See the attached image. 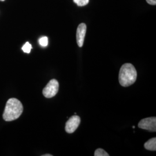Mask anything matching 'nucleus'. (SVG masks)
I'll return each instance as SVG.
<instances>
[{
    "instance_id": "nucleus-9",
    "label": "nucleus",
    "mask_w": 156,
    "mask_h": 156,
    "mask_svg": "<svg viewBox=\"0 0 156 156\" xmlns=\"http://www.w3.org/2000/svg\"><path fill=\"white\" fill-rule=\"evenodd\" d=\"M73 2L79 6H83L89 4V0H73Z\"/></svg>"
},
{
    "instance_id": "nucleus-1",
    "label": "nucleus",
    "mask_w": 156,
    "mask_h": 156,
    "mask_svg": "<svg viewBox=\"0 0 156 156\" xmlns=\"http://www.w3.org/2000/svg\"><path fill=\"white\" fill-rule=\"evenodd\" d=\"M23 111L22 104L16 98H12L7 101L3 114V119L7 122L15 120L20 116Z\"/></svg>"
},
{
    "instance_id": "nucleus-2",
    "label": "nucleus",
    "mask_w": 156,
    "mask_h": 156,
    "mask_svg": "<svg viewBox=\"0 0 156 156\" xmlns=\"http://www.w3.org/2000/svg\"><path fill=\"white\" fill-rule=\"evenodd\" d=\"M137 73L131 63H126L120 68L119 75V83L123 87H128L135 82Z\"/></svg>"
},
{
    "instance_id": "nucleus-8",
    "label": "nucleus",
    "mask_w": 156,
    "mask_h": 156,
    "mask_svg": "<svg viewBox=\"0 0 156 156\" xmlns=\"http://www.w3.org/2000/svg\"><path fill=\"white\" fill-rule=\"evenodd\" d=\"M95 156H109V154L102 149H97L94 152Z\"/></svg>"
},
{
    "instance_id": "nucleus-6",
    "label": "nucleus",
    "mask_w": 156,
    "mask_h": 156,
    "mask_svg": "<svg viewBox=\"0 0 156 156\" xmlns=\"http://www.w3.org/2000/svg\"><path fill=\"white\" fill-rule=\"evenodd\" d=\"M87 27L86 24L80 23L78 26L77 30H76V41L78 46L81 48L83 46L84 43V37L86 35Z\"/></svg>"
},
{
    "instance_id": "nucleus-12",
    "label": "nucleus",
    "mask_w": 156,
    "mask_h": 156,
    "mask_svg": "<svg viewBox=\"0 0 156 156\" xmlns=\"http://www.w3.org/2000/svg\"><path fill=\"white\" fill-rule=\"evenodd\" d=\"M146 2L151 5H155L156 4V0H146Z\"/></svg>"
},
{
    "instance_id": "nucleus-5",
    "label": "nucleus",
    "mask_w": 156,
    "mask_h": 156,
    "mask_svg": "<svg viewBox=\"0 0 156 156\" xmlns=\"http://www.w3.org/2000/svg\"><path fill=\"white\" fill-rule=\"evenodd\" d=\"M80 123V118L77 115L70 117L66 124V131L68 134L74 133Z\"/></svg>"
},
{
    "instance_id": "nucleus-3",
    "label": "nucleus",
    "mask_w": 156,
    "mask_h": 156,
    "mask_svg": "<svg viewBox=\"0 0 156 156\" xmlns=\"http://www.w3.org/2000/svg\"><path fill=\"white\" fill-rule=\"evenodd\" d=\"M59 84L58 81L56 79H51L43 89L42 93L46 98H50L55 97L57 94Z\"/></svg>"
},
{
    "instance_id": "nucleus-10",
    "label": "nucleus",
    "mask_w": 156,
    "mask_h": 156,
    "mask_svg": "<svg viewBox=\"0 0 156 156\" xmlns=\"http://www.w3.org/2000/svg\"><path fill=\"white\" fill-rule=\"evenodd\" d=\"M31 49H32V46L28 42H26L22 48V50H23V51L26 53H30Z\"/></svg>"
},
{
    "instance_id": "nucleus-14",
    "label": "nucleus",
    "mask_w": 156,
    "mask_h": 156,
    "mask_svg": "<svg viewBox=\"0 0 156 156\" xmlns=\"http://www.w3.org/2000/svg\"><path fill=\"white\" fill-rule=\"evenodd\" d=\"M0 1H5V0H0Z\"/></svg>"
},
{
    "instance_id": "nucleus-11",
    "label": "nucleus",
    "mask_w": 156,
    "mask_h": 156,
    "mask_svg": "<svg viewBox=\"0 0 156 156\" xmlns=\"http://www.w3.org/2000/svg\"><path fill=\"white\" fill-rule=\"evenodd\" d=\"M39 43L42 46L45 47L48 44V38L46 37H44L41 38L39 40Z\"/></svg>"
},
{
    "instance_id": "nucleus-7",
    "label": "nucleus",
    "mask_w": 156,
    "mask_h": 156,
    "mask_svg": "<svg viewBox=\"0 0 156 156\" xmlns=\"http://www.w3.org/2000/svg\"><path fill=\"white\" fill-rule=\"evenodd\" d=\"M145 149L148 151H156V138H153L148 140L144 144Z\"/></svg>"
},
{
    "instance_id": "nucleus-13",
    "label": "nucleus",
    "mask_w": 156,
    "mask_h": 156,
    "mask_svg": "<svg viewBox=\"0 0 156 156\" xmlns=\"http://www.w3.org/2000/svg\"><path fill=\"white\" fill-rule=\"evenodd\" d=\"M44 156H51L52 155H51V154H45V155H43Z\"/></svg>"
},
{
    "instance_id": "nucleus-4",
    "label": "nucleus",
    "mask_w": 156,
    "mask_h": 156,
    "mask_svg": "<svg viewBox=\"0 0 156 156\" xmlns=\"http://www.w3.org/2000/svg\"><path fill=\"white\" fill-rule=\"evenodd\" d=\"M138 127L151 132H156V117H147L141 120L138 123Z\"/></svg>"
}]
</instances>
